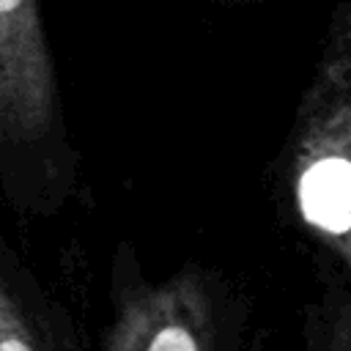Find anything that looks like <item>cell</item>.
Masks as SVG:
<instances>
[{
    "instance_id": "8992f818",
    "label": "cell",
    "mask_w": 351,
    "mask_h": 351,
    "mask_svg": "<svg viewBox=\"0 0 351 351\" xmlns=\"http://www.w3.org/2000/svg\"><path fill=\"white\" fill-rule=\"evenodd\" d=\"M346 36H348V38H351V25H348V30H346Z\"/></svg>"
},
{
    "instance_id": "3957f363",
    "label": "cell",
    "mask_w": 351,
    "mask_h": 351,
    "mask_svg": "<svg viewBox=\"0 0 351 351\" xmlns=\"http://www.w3.org/2000/svg\"><path fill=\"white\" fill-rule=\"evenodd\" d=\"M285 154L288 189L302 225L351 280V38L346 33L321 60Z\"/></svg>"
},
{
    "instance_id": "6da1fadb",
    "label": "cell",
    "mask_w": 351,
    "mask_h": 351,
    "mask_svg": "<svg viewBox=\"0 0 351 351\" xmlns=\"http://www.w3.org/2000/svg\"><path fill=\"white\" fill-rule=\"evenodd\" d=\"M77 189L55 55L38 0H0V195L27 217L58 214Z\"/></svg>"
},
{
    "instance_id": "5b68a950",
    "label": "cell",
    "mask_w": 351,
    "mask_h": 351,
    "mask_svg": "<svg viewBox=\"0 0 351 351\" xmlns=\"http://www.w3.org/2000/svg\"><path fill=\"white\" fill-rule=\"evenodd\" d=\"M304 351H351V288L329 285L310 310Z\"/></svg>"
},
{
    "instance_id": "7a4b0ae2",
    "label": "cell",
    "mask_w": 351,
    "mask_h": 351,
    "mask_svg": "<svg viewBox=\"0 0 351 351\" xmlns=\"http://www.w3.org/2000/svg\"><path fill=\"white\" fill-rule=\"evenodd\" d=\"M110 307L101 351H236L239 307L219 274L200 263L151 282L134 247L121 241L110 266Z\"/></svg>"
},
{
    "instance_id": "277c9868",
    "label": "cell",
    "mask_w": 351,
    "mask_h": 351,
    "mask_svg": "<svg viewBox=\"0 0 351 351\" xmlns=\"http://www.w3.org/2000/svg\"><path fill=\"white\" fill-rule=\"evenodd\" d=\"M0 351H82L66 307L0 228Z\"/></svg>"
}]
</instances>
